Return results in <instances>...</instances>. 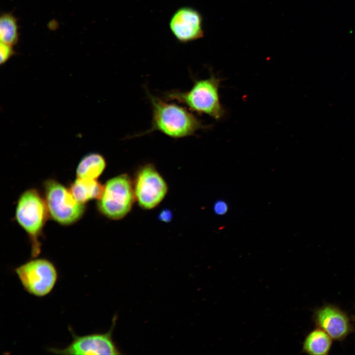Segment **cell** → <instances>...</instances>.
<instances>
[{
	"label": "cell",
	"mask_w": 355,
	"mask_h": 355,
	"mask_svg": "<svg viewBox=\"0 0 355 355\" xmlns=\"http://www.w3.org/2000/svg\"><path fill=\"white\" fill-rule=\"evenodd\" d=\"M152 117L148 130L132 137H137L158 131L173 139H179L195 134L208 127L186 108L156 97L147 90Z\"/></svg>",
	"instance_id": "1"
},
{
	"label": "cell",
	"mask_w": 355,
	"mask_h": 355,
	"mask_svg": "<svg viewBox=\"0 0 355 355\" xmlns=\"http://www.w3.org/2000/svg\"><path fill=\"white\" fill-rule=\"evenodd\" d=\"M220 81L213 74L207 79H195L190 90H171L165 93L164 99L182 104L192 111L218 120L224 116L225 112L219 96Z\"/></svg>",
	"instance_id": "2"
},
{
	"label": "cell",
	"mask_w": 355,
	"mask_h": 355,
	"mask_svg": "<svg viewBox=\"0 0 355 355\" xmlns=\"http://www.w3.org/2000/svg\"><path fill=\"white\" fill-rule=\"evenodd\" d=\"M47 212L46 202L36 190H27L20 196L16 208V219L30 238L33 257L41 251L39 238Z\"/></svg>",
	"instance_id": "3"
},
{
	"label": "cell",
	"mask_w": 355,
	"mask_h": 355,
	"mask_svg": "<svg viewBox=\"0 0 355 355\" xmlns=\"http://www.w3.org/2000/svg\"><path fill=\"white\" fill-rule=\"evenodd\" d=\"M135 195L130 178L121 175L108 180L99 200V211L111 219H119L131 210Z\"/></svg>",
	"instance_id": "4"
},
{
	"label": "cell",
	"mask_w": 355,
	"mask_h": 355,
	"mask_svg": "<svg viewBox=\"0 0 355 355\" xmlns=\"http://www.w3.org/2000/svg\"><path fill=\"white\" fill-rule=\"evenodd\" d=\"M24 289L37 297L48 294L54 287L58 274L55 265L45 258H36L15 269Z\"/></svg>",
	"instance_id": "5"
},
{
	"label": "cell",
	"mask_w": 355,
	"mask_h": 355,
	"mask_svg": "<svg viewBox=\"0 0 355 355\" xmlns=\"http://www.w3.org/2000/svg\"><path fill=\"white\" fill-rule=\"evenodd\" d=\"M45 202L52 218L61 225L74 223L82 216L84 204L77 202L71 191L53 180L44 183Z\"/></svg>",
	"instance_id": "6"
},
{
	"label": "cell",
	"mask_w": 355,
	"mask_h": 355,
	"mask_svg": "<svg viewBox=\"0 0 355 355\" xmlns=\"http://www.w3.org/2000/svg\"><path fill=\"white\" fill-rule=\"evenodd\" d=\"M117 317L114 316L111 328L106 333L77 336L63 349L50 348L49 352L58 355H120V350L112 339Z\"/></svg>",
	"instance_id": "7"
},
{
	"label": "cell",
	"mask_w": 355,
	"mask_h": 355,
	"mask_svg": "<svg viewBox=\"0 0 355 355\" xmlns=\"http://www.w3.org/2000/svg\"><path fill=\"white\" fill-rule=\"evenodd\" d=\"M135 199L143 209H151L165 197L167 184L154 166L148 164L138 172L134 186Z\"/></svg>",
	"instance_id": "8"
},
{
	"label": "cell",
	"mask_w": 355,
	"mask_h": 355,
	"mask_svg": "<svg viewBox=\"0 0 355 355\" xmlns=\"http://www.w3.org/2000/svg\"><path fill=\"white\" fill-rule=\"evenodd\" d=\"M312 319L317 327L336 341H343L354 330L348 314L335 305L325 304L316 309Z\"/></svg>",
	"instance_id": "9"
},
{
	"label": "cell",
	"mask_w": 355,
	"mask_h": 355,
	"mask_svg": "<svg viewBox=\"0 0 355 355\" xmlns=\"http://www.w3.org/2000/svg\"><path fill=\"white\" fill-rule=\"evenodd\" d=\"M169 25L173 35L181 43L198 39L204 35L202 17L190 7L178 9L171 17Z\"/></svg>",
	"instance_id": "10"
},
{
	"label": "cell",
	"mask_w": 355,
	"mask_h": 355,
	"mask_svg": "<svg viewBox=\"0 0 355 355\" xmlns=\"http://www.w3.org/2000/svg\"><path fill=\"white\" fill-rule=\"evenodd\" d=\"M104 190V186L97 179L78 178L71 184L70 190L75 200L81 204L97 199L99 200Z\"/></svg>",
	"instance_id": "11"
},
{
	"label": "cell",
	"mask_w": 355,
	"mask_h": 355,
	"mask_svg": "<svg viewBox=\"0 0 355 355\" xmlns=\"http://www.w3.org/2000/svg\"><path fill=\"white\" fill-rule=\"evenodd\" d=\"M332 340L325 331L317 327L305 338L302 351L310 355H328L332 347Z\"/></svg>",
	"instance_id": "12"
},
{
	"label": "cell",
	"mask_w": 355,
	"mask_h": 355,
	"mask_svg": "<svg viewBox=\"0 0 355 355\" xmlns=\"http://www.w3.org/2000/svg\"><path fill=\"white\" fill-rule=\"evenodd\" d=\"M106 166L105 158L100 154L92 152L84 156L76 168L77 178L97 179Z\"/></svg>",
	"instance_id": "13"
},
{
	"label": "cell",
	"mask_w": 355,
	"mask_h": 355,
	"mask_svg": "<svg viewBox=\"0 0 355 355\" xmlns=\"http://www.w3.org/2000/svg\"><path fill=\"white\" fill-rule=\"evenodd\" d=\"M0 42L13 46L19 39L18 26L16 18L10 13L2 14L0 18Z\"/></svg>",
	"instance_id": "14"
},
{
	"label": "cell",
	"mask_w": 355,
	"mask_h": 355,
	"mask_svg": "<svg viewBox=\"0 0 355 355\" xmlns=\"http://www.w3.org/2000/svg\"><path fill=\"white\" fill-rule=\"evenodd\" d=\"M15 54L12 46L1 42L0 44V64H5Z\"/></svg>",
	"instance_id": "15"
},
{
	"label": "cell",
	"mask_w": 355,
	"mask_h": 355,
	"mask_svg": "<svg viewBox=\"0 0 355 355\" xmlns=\"http://www.w3.org/2000/svg\"><path fill=\"white\" fill-rule=\"evenodd\" d=\"M214 211L219 215L225 214L228 210V206L223 201H218L214 205Z\"/></svg>",
	"instance_id": "16"
},
{
	"label": "cell",
	"mask_w": 355,
	"mask_h": 355,
	"mask_svg": "<svg viewBox=\"0 0 355 355\" xmlns=\"http://www.w3.org/2000/svg\"><path fill=\"white\" fill-rule=\"evenodd\" d=\"M172 217V215L171 213L167 210L163 211L159 215L160 219L165 222L170 221Z\"/></svg>",
	"instance_id": "17"
},
{
	"label": "cell",
	"mask_w": 355,
	"mask_h": 355,
	"mask_svg": "<svg viewBox=\"0 0 355 355\" xmlns=\"http://www.w3.org/2000/svg\"><path fill=\"white\" fill-rule=\"evenodd\" d=\"M354 321L355 322V316H354Z\"/></svg>",
	"instance_id": "18"
}]
</instances>
